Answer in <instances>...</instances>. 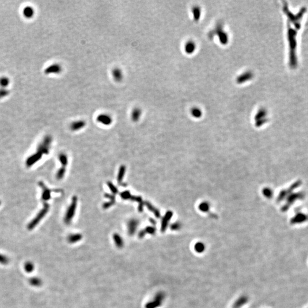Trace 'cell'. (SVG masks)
<instances>
[{"label":"cell","instance_id":"cb8c5ba5","mask_svg":"<svg viewBox=\"0 0 308 308\" xmlns=\"http://www.w3.org/2000/svg\"><path fill=\"white\" fill-rule=\"evenodd\" d=\"M146 233V234L154 235L156 232V229L152 226H148L143 229Z\"/></svg>","mask_w":308,"mask_h":308},{"label":"cell","instance_id":"9a60e30c","mask_svg":"<svg viewBox=\"0 0 308 308\" xmlns=\"http://www.w3.org/2000/svg\"><path fill=\"white\" fill-rule=\"evenodd\" d=\"M126 166H124V165H122L119 167L117 176V180L118 183H122V180H123V179L124 178V176H125V174H126Z\"/></svg>","mask_w":308,"mask_h":308},{"label":"cell","instance_id":"277c9868","mask_svg":"<svg viewBox=\"0 0 308 308\" xmlns=\"http://www.w3.org/2000/svg\"><path fill=\"white\" fill-rule=\"evenodd\" d=\"M164 296L162 292H159L156 294L153 299L149 301L145 305V308H157L161 305L164 300Z\"/></svg>","mask_w":308,"mask_h":308},{"label":"cell","instance_id":"f546056e","mask_svg":"<svg viewBox=\"0 0 308 308\" xmlns=\"http://www.w3.org/2000/svg\"><path fill=\"white\" fill-rule=\"evenodd\" d=\"M151 219V220H150V221H151V222H152V223H153V224H155V223H156V222H155V220H153V219Z\"/></svg>","mask_w":308,"mask_h":308},{"label":"cell","instance_id":"4fadbf2b","mask_svg":"<svg viewBox=\"0 0 308 308\" xmlns=\"http://www.w3.org/2000/svg\"><path fill=\"white\" fill-rule=\"evenodd\" d=\"M22 14L25 18H26L28 19H30V18H33V16L34 15V14H35L34 9L32 7L26 6L23 8V11H22Z\"/></svg>","mask_w":308,"mask_h":308},{"label":"cell","instance_id":"5bb4252c","mask_svg":"<svg viewBox=\"0 0 308 308\" xmlns=\"http://www.w3.org/2000/svg\"><path fill=\"white\" fill-rule=\"evenodd\" d=\"M82 239V235L80 234H73L69 235L67 237V240L70 244H75L78 242Z\"/></svg>","mask_w":308,"mask_h":308},{"label":"cell","instance_id":"d6986e66","mask_svg":"<svg viewBox=\"0 0 308 308\" xmlns=\"http://www.w3.org/2000/svg\"><path fill=\"white\" fill-rule=\"evenodd\" d=\"M10 79L7 77H0V86L1 88H6L10 84Z\"/></svg>","mask_w":308,"mask_h":308},{"label":"cell","instance_id":"ba28073f","mask_svg":"<svg viewBox=\"0 0 308 308\" xmlns=\"http://www.w3.org/2000/svg\"><path fill=\"white\" fill-rule=\"evenodd\" d=\"M39 185L42 190V199L44 202H46V201L49 200L51 198V191L49 190L42 182H39Z\"/></svg>","mask_w":308,"mask_h":308},{"label":"cell","instance_id":"52a82bcc","mask_svg":"<svg viewBox=\"0 0 308 308\" xmlns=\"http://www.w3.org/2000/svg\"><path fill=\"white\" fill-rule=\"evenodd\" d=\"M96 121L102 125L110 126L112 123L113 120L111 116L109 114L102 113L97 116Z\"/></svg>","mask_w":308,"mask_h":308},{"label":"cell","instance_id":"7402d4cb","mask_svg":"<svg viewBox=\"0 0 308 308\" xmlns=\"http://www.w3.org/2000/svg\"><path fill=\"white\" fill-rule=\"evenodd\" d=\"M65 173H66V168L65 167H62L61 168L59 169L57 173V175H56V177L58 180H61L63 178V177L65 176Z\"/></svg>","mask_w":308,"mask_h":308},{"label":"cell","instance_id":"8992f818","mask_svg":"<svg viewBox=\"0 0 308 308\" xmlns=\"http://www.w3.org/2000/svg\"><path fill=\"white\" fill-rule=\"evenodd\" d=\"M62 66L58 63H53L51 65L47 66L44 70V73L46 75L49 74H59L62 72Z\"/></svg>","mask_w":308,"mask_h":308},{"label":"cell","instance_id":"8fae6325","mask_svg":"<svg viewBox=\"0 0 308 308\" xmlns=\"http://www.w3.org/2000/svg\"><path fill=\"white\" fill-rule=\"evenodd\" d=\"M112 239L115 245L119 249H122L125 245V242L122 237L117 233H115L112 235Z\"/></svg>","mask_w":308,"mask_h":308},{"label":"cell","instance_id":"5b68a950","mask_svg":"<svg viewBox=\"0 0 308 308\" xmlns=\"http://www.w3.org/2000/svg\"><path fill=\"white\" fill-rule=\"evenodd\" d=\"M139 226V221L136 219L133 218L128 220L127 223V234L129 236H132L135 234L137 229Z\"/></svg>","mask_w":308,"mask_h":308},{"label":"cell","instance_id":"7c38bea8","mask_svg":"<svg viewBox=\"0 0 308 308\" xmlns=\"http://www.w3.org/2000/svg\"><path fill=\"white\" fill-rule=\"evenodd\" d=\"M142 110L140 108L138 107L134 108L131 113V119L132 122H138L142 116Z\"/></svg>","mask_w":308,"mask_h":308},{"label":"cell","instance_id":"ac0fdd59","mask_svg":"<svg viewBox=\"0 0 308 308\" xmlns=\"http://www.w3.org/2000/svg\"><path fill=\"white\" fill-rule=\"evenodd\" d=\"M171 216V213L170 212H169L167 213H166L165 217H164L163 220L162 221V224H161V231H164L166 229L167 227V223L169 221V220L170 217Z\"/></svg>","mask_w":308,"mask_h":308},{"label":"cell","instance_id":"f1b7e54d","mask_svg":"<svg viewBox=\"0 0 308 308\" xmlns=\"http://www.w3.org/2000/svg\"><path fill=\"white\" fill-rule=\"evenodd\" d=\"M146 234L145 231L143 229V230H141V231H140L139 232V234H138V237H139V239H143V238L145 237V236H146Z\"/></svg>","mask_w":308,"mask_h":308},{"label":"cell","instance_id":"4316f807","mask_svg":"<svg viewBox=\"0 0 308 308\" xmlns=\"http://www.w3.org/2000/svg\"><path fill=\"white\" fill-rule=\"evenodd\" d=\"M9 94V91L5 88H0V98L5 97Z\"/></svg>","mask_w":308,"mask_h":308},{"label":"cell","instance_id":"83f0119b","mask_svg":"<svg viewBox=\"0 0 308 308\" xmlns=\"http://www.w3.org/2000/svg\"><path fill=\"white\" fill-rule=\"evenodd\" d=\"M115 200H110L109 201L104 203L103 204V208L104 209H108L111 206L114 205L115 204Z\"/></svg>","mask_w":308,"mask_h":308},{"label":"cell","instance_id":"6da1fadb","mask_svg":"<svg viewBox=\"0 0 308 308\" xmlns=\"http://www.w3.org/2000/svg\"><path fill=\"white\" fill-rule=\"evenodd\" d=\"M52 138L50 135H46L42 143L39 144L37 148V151L35 154L30 156L29 158L26 160V165L27 167H30L32 166L34 163L39 161V159L42 157L44 154H48L49 153V150L50 148Z\"/></svg>","mask_w":308,"mask_h":308},{"label":"cell","instance_id":"2e32d148","mask_svg":"<svg viewBox=\"0 0 308 308\" xmlns=\"http://www.w3.org/2000/svg\"><path fill=\"white\" fill-rule=\"evenodd\" d=\"M29 284L31 286L39 287L42 285V281L39 277H33L29 279Z\"/></svg>","mask_w":308,"mask_h":308},{"label":"cell","instance_id":"ffe728a7","mask_svg":"<svg viewBox=\"0 0 308 308\" xmlns=\"http://www.w3.org/2000/svg\"><path fill=\"white\" fill-rule=\"evenodd\" d=\"M59 161L62 165V167H66L68 164V158L66 154L64 153H61L58 156Z\"/></svg>","mask_w":308,"mask_h":308},{"label":"cell","instance_id":"603a6c76","mask_svg":"<svg viewBox=\"0 0 308 308\" xmlns=\"http://www.w3.org/2000/svg\"><path fill=\"white\" fill-rule=\"evenodd\" d=\"M120 196L121 198L123 199V200H130V199L132 196V195H131L130 192L129 191H125L122 192V193H120Z\"/></svg>","mask_w":308,"mask_h":308},{"label":"cell","instance_id":"484cf974","mask_svg":"<svg viewBox=\"0 0 308 308\" xmlns=\"http://www.w3.org/2000/svg\"><path fill=\"white\" fill-rule=\"evenodd\" d=\"M9 262V259L7 256L0 253V264L7 265Z\"/></svg>","mask_w":308,"mask_h":308},{"label":"cell","instance_id":"7a4b0ae2","mask_svg":"<svg viewBox=\"0 0 308 308\" xmlns=\"http://www.w3.org/2000/svg\"><path fill=\"white\" fill-rule=\"evenodd\" d=\"M77 197L76 196H74L72 198V203L68 207L65 213V216L64 217V222L67 225H69L71 223L75 216L77 207Z\"/></svg>","mask_w":308,"mask_h":308},{"label":"cell","instance_id":"44dd1931","mask_svg":"<svg viewBox=\"0 0 308 308\" xmlns=\"http://www.w3.org/2000/svg\"><path fill=\"white\" fill-rule=\"evenodd\" d=\"M24 268L26 272L31 273L34 269V265L31 261H28L25 264Z\"/></svg>","mask_w":308,"mask_h":308},{"label":"cell","instance_id":"30bf717a","mask_svg":"<svg viewBox=\"0 0 308 308\" xmlns=\"http://www.w3.org/2000/svg\"><path fill=\"white\" fill-rule=\"evenodd\" d=\"M86 125V123L83 120H78L72 122L70 125V129L73 131H77L83 128Z\"/></svg>","mask_w":308,"mask_h":308},{"label":"cell","instance_id":"4dcf8cb0","mask_svg":"<svg viewBox=\"0 0 308 308\" xmlns=\"http://www.w3.org/2000/svg\"><path fill=\"white\" fill-rule=\"evenodd\" d=\"M0 204H1V201H0Z\"/></svg>","mask_w":308,"mask_h":308},{"label":"cell","instance_id":"e0dca14e","mask_svg":"<svg viewBox=\"0 0 308 308\" xmlns=\"http://www.w3.org/2000/svg\"><path fill=\"white\" fill-rule=\"evenodd\" d=\"M145 205L147 207V208L149 209V211H150L154 213L155 216L156 217H160L161 213L159 212V211L157 209H156V208H155L154 206L152 205L150 203H149L148 201H146V202L145 203Z\"/></svg>","mask_w":308,"mask_h":308},{"label":"cell","instance_id":"d4e9b609","mask_svg":"<svg viewBox=\"0 0 308 308\" xmlns=\"http://www.w3.org/2000/svg\"><path fill=\"white\" fill-rule=\"evenodd\" d=\"M107 185H108L110 191H111V192L112 193L113 195H115V194L118 193V190L117 188L111 182H107Z\"/></svg>","mask_w":308,"mask_h":308},{"label":"cell","instance_id":"9c48e42d","mask_svg":"<svg viewBox=\"0 0 308 308\" xmlns=\"http://www.w3.org/2000/svg\"><path fill=\"white\" fill-rule=\"evenodd\" d=\"M112 75L113 79L117 82H120L123 80L124 75L122 70L119 67H114L112 70Z\"/></svg>","mask_w":308,"mask_h":308},{"label":"cell","instance_id":"3957f363","mask_svg":"<svg viewBox=\"0 0 308 308\" xmlns=\"http://www.w3.org/2000/svg\"><path fill=\"white\" fill-rule=\"evenodd\" d=\"M44 208L42 209V210H41L39 212L37 216L31 220L28 225L27 228L28 230L31 231L36 227L39 224V223L42 220V219L46 216L47 213L48 212L49 209V205L46 202H44Z\"/></svg>","mask_w":308,"mask_h":308}]
</instances>
